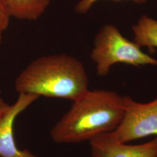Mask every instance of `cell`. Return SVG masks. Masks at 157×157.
<instances>
[{"instance_id":"cell-1","label":"cell","mask_w":157,"mask_h":157,"mask_svg":"<svg viewBox=\"0 0 157 157\" xmlns=\"http://www.w3.org/2000/svg\"><path fill=\"white\" fill-rule=\"evenodd\" d=\"M124 111V96L112 91L89 89L73 101L51 129V137L58 144L90 141L116 129Z\"/></svg>"},{"instance_id":"cell-2","label":"cell","mask_w":157,"mask_h":157,"mask_svg":"<svg viewBox=\"0 0 157 157\" xmlns=\"http://www.w3.org/2000/svg\"><path fill=\"white\" fill-rule=\"evenodd\" d=\"M15 89L19 94L74 101L89 90L83 63L66 54L39 57L18 75Z\"/></svg>"},{"instance_id":"cell-3","label":"cell","mask_w":157,"mask_h":157,"mask_svg":"<svg viewBox=\"0 0 157 157\" xmlns=\"http://www.w3.org/2000/svg\"><path fill=\"white\" fill-rule=\"evenodd\" d=\"M91 59L100 76H106L117 63L157 66V59L143 52L139 46L125 38L112 25H104L96 34Z\"/></svg>"},{"instance_id":"cell-4","label":"cell","mask_w":157,"mask_h":157,"mask_svg":"<svg viewBox=\"0 0 157 157\" xmlns=\"http://www.w3.org/2000/svg\"><path fill=\"white\" fill-rule=\"evenodd\" d=\"M124 111L117 128L109 132L113 140L128 143L151 136L157 137V98L148 103L124 96Z\"/></svg>"},{"instance_id":"cell-5","label":"cell","mask_w":157,"mask_h":157,"mask_svg":"<svg viewBox=\"0 0 157 157\" xmlns=\"http://www.w3.org/2000/svg\"><path fill=\"white\" fill-rule=\"evenodd\" d=\"M92 157H157V137L140 144H129L113 140L109 133L89 141Z\"/></svg>"},{"instance_id":"cell-6","label":"cell","mask_w":157,"mask_h":157,"mask_svg":"<svg viewBox=\"0 0 157 157\" xmlns=\"http://www.w3.org/2000/svg\"><path fill=\"white\" fill-rule=\"evenodd\" d=\"M39 97L32 94H19L0 121V157H39L28 150H20L17 146L13 136V125L18 115L32 105Z\"/></svg>"},{"instance_id":"cell-7","label":"cell","mask_w":157,"mask_h":157,"mask_svg":"<svg viewBox=\"0 0 157 157\" xmlns=\"http://www.w3.org/2000/svg\"><path fill=\"white\" fill-rule=\"evenodd\" d=\"M2 1L11 17L29 21L37 20L50 4V0Z\"/></svg>"},{"instance_id":"cell-8","label":"cell","mask_w":157,"mask_h":157,"mask_svg":"<svg viewBox=\"0 0 157 157\" xmlns=\"http://www.w3.org/2000/svg\"><path fill=\"white\" fill-rule=\"evenodd\" d=\"M132 29L134 42L139 46L147 47L153 53L157 47V21L146 15L141 17Z\"/></svg>"},{"instance_id":"cell-9","label":"cell","mask_w":157,"mask_h":157,"mask_svg":"<svg viewBox=\"0 0 157 157\" xmlns=\"http://www.w3.org/2000/svg\"><path fill=\"white\" fill-rule=\"evenodd\" d=\"M99 0H80L75 6V11L78 13H85L90 10L91 6ZM122 1V0H113ZM132 1L137 4H144L146 0H128Z\"/></svg>"},{"instance_id":"cell-10","label":"cell","mask_w":157,"mask_h":157,"mask_svg":"<svg viewBox=\"0 0 157 157\" xmlns=\"http://www.w3.org/2000/svg\"><path fill=\"white\" fill-rule=\"evenodd\" d=\"M11 16L4 2L0 0V30L3 32L8 28Z\"/></svg>"},{"instance_id":"cell-11","label":"cell","mask_w":157,"mask_h":157,"mask_svg":"<svg viewBox=\"0 0 157 157\" xmlns=\"http://www.w3.org/2000/svg\"><path fill=\"white\" fill-rule=\"evenodd\" d=\"M1 93L0 90V121L4 117L6 113L8 111L11 105L6 103L1 97Z\"/></svg>"},{"instance_id":"cell-12","label":"cell","mask_w":157,"mask_h":157,"mask_svg":"<svg viewBox=\"0 0 157 157\" xmlns=\"http://www.w3.org/2000/svg\"><path fill=\"white\" fill-rule=\"evenodd\" d=\"M2 32L0 30V45L1 44V42H2Z\"/></svg>"},{"instance_id":"cell-13","label":"cell","mask_w":157,"mask_h":157,"mask_svg":"<svg viewBox=\"0 0 157 157\" xmlns=\"http://www.w3.org/2000/svg\"></svg>"}]
</instances>
